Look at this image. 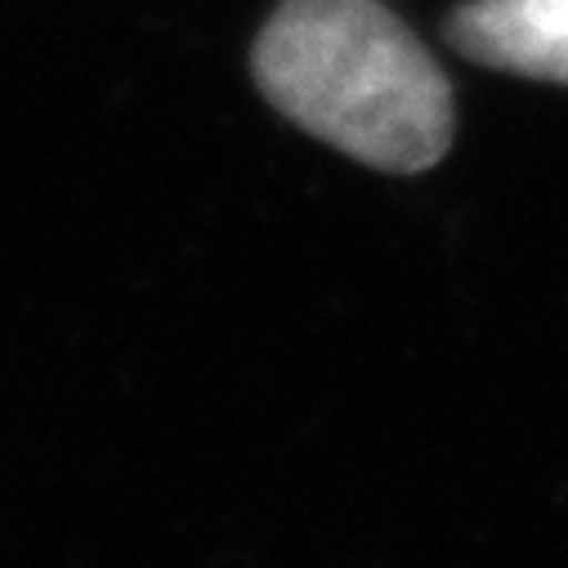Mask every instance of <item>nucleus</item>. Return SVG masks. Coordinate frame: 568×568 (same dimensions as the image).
<instances>
[{
	"label": "nucleus",
	"instance_id": "2",
	"mask_svg": "<svg viewBox=\"0 0 568 568\" xmlns=\"http://www.w3.org/2000/svg\"><path fill=\"white\" fill-rule=\"evenodd\" d=\"M448 37L475 63L568 85V0H475Z\"/></svg>",
	"mask_w": 568,
	"mask_h": 568
},
{
	"label": "nucleus",
	"instance_id": "1",
	"mask_svg": "<svg viewBox=\"0 0 568 568\" xmlns=\"http://www.w3.org/2000/svg\"><path fill=\"white\" fill-rule=\"evenodd\" d=\"M255 81L277 112L376 171H425L453 144L439 63L376 0H282Z\"/></svg>",
	"mask_w": 568,
	"mask_h": 568
}]
</instances>
